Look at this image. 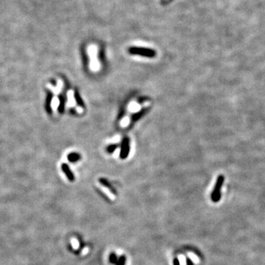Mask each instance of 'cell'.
<instances>
[{
    "mask_svg": "<svg viewBox=\"0 0 265 265\" xmlns=\"http://www.w3.org/2000/svg\"><path fill=\"white\" fill-rule=\"evenodd\" d=\"M225 181V177L223 175H219L217 178L215 186L214 187V190L211 192V199L214 203H217L219 202L221 198V189L223 186Z\"/></svg>",
    "mask_w": 265,
    "mask_h": 265,
    "instance_id": "cell-1",
    "label": "cell"
},
{
    "mask_svg": "<svg viewBox=\"0 0 265 265\" xmlns=\"http://www.w3.org/2000/svg\"><path fill=\"white\" fill-rule=\"evenodd\" d=\"M129 52L134 54H138L144 57L153 58L155 55V52L150 49H145V48H138L132 47L129 50Z\"/></svg>",
    "mask_w": 265,
    "mask_h": 265,
    "instance_id": "cell-2",
    "label": "cell"
},
{
    "mask_svg": "<svg viewBox=\"0 0 265 265\" xmlns=\"http://www.w3.org/2000/svg\"><path fill=\"white\" fill-rule=\"evenodd\" d=\"M129 151V142L127 139H125L122 144V152H121V157L122 158H125L127 157Z\"/></svg>",
    "mask_w": 265,
    "mask_h": 265,
    "instance_id": "cell-3",
    "label": "cell"
},
{
    "mask_svg": "<svg viewBox=\"0 0 265 265\" xmlns=\"http://www.w3.org/2000/svg\"><path fill=\"white\" fill-rule=\"evenodd\" d=\"M62 169H63V172H65V174L66 175V176H67V178H69L70 181H73V180H74V175H73L72 172L70 171V170H69V168L68 167L67 165L63 164Z\"/></svg>",
    "mask_w": 265,
    "mask_h": 265,
    "instance_id": "cell-4",
    "label": "cell"
},
{
    "mask_svg": "<svg viewBox=\"0 0 265 265\" xmlns=\"http://www.w3.org/2000/svg\"><path fill=\"white\" fill-rule=\"evenodd\" d=\"M69 159L71 161H74L79 159V155L78 154H75V153H72V154H70L69 155Z\"/></svg>",
    "mask_w": 265,
    "mask_h": 265,
    "instance_id": "cell-5",
    "label": "cell"
},
{
    "mask_svg": "<svg viewBox=\"0 0 265 265\" xmlns=\"http://www.w3.org/2000/svg\"><path fill=\"white\" fill-rule=\"evenodd\" d=\"M102 191H104V192L107 194V195L109 197V198H110V199H112V200L114 199V195H113V194H111V193H110V191H108V190L106 189V187H105V186H102Z\"/></svg>",
    "mask_w": 265,
    "mask_h": 265,
    "instance_id": "cell-6",
    "label": "cell"
},
{
    "mask_svg": "<svg viewBox=\"0 0 265 265\" xmlns=\"http://www.w3.org/2000/svg\"><path fill=\"white\" fill-rule=\"evenodd\" d=\"M72 246H73V247H74V249L78 248V246H79V245H78V240H77V239H73L72 240Z\"/></svg>",
    "mask_w": 265,
    "mask_h": 265,
    "instance_id": "cell-7",
    "label": "cell"
},
{
    "mask_svg": "<svg viewBox=\"0 0 265 265\" xmlns=\"http://www.w3.org/2000/svg\"><path fill=\"white\" fill-rule=\"evenodd\" d=\"M110 261L111 263H115L116 261V257L115 254H111L110 257Z\"/></svg>",
    "mask_w": 265,
    "mask_h": 265,
    "instance_id": "cell-8",
    "label": "cell"
},
{
    "mask_svg": "<svg viewBox=\"0 0 265 265\" xmlns=\"http://www.w3.org/2000/svg\"><path fill=\"white\" fill-rule=\"evenodd\" d=\"M125 257H121V259H119V265H124L125 264Z\"/></svg>",
    "mask_w": 265,
    "mask_h": 265,
    "instance_id": "cell-9",
    "label": "cell"
},
{
    "mask_svg": "<svg viewBox=\"0 0 265 265\" xmlns=\"http://www.w3.org/2000/svg\"><path fill=\"white\" fill-rule=\"evenodd\" d=\"M186 262H187V264H188V265H193L192 262H191V260H190L189 259H187V260H186Z\"/></svg>",
    "mask_w": 265,
    "mask_h": 265,
    "instance_id": "cell-10",
    "label": "cell"
},
{
    "mask_svg": "<svg viewBox=\"0 0 265 265\" xmlns=\"http://www.w3.org/2000/svg\"><path fill=\"white\" fill-rule=\"evenodd\" d=\"M88 251H89V249H88V248H85V249H84V250H83V252H82V253H83V254H86V253L88 252Z\"/></svg>",
    "mask_w": 265,
    "mask_h": 265,
    "instance_id": "cell-11",
    "label": "cell"
}]
</instances>
